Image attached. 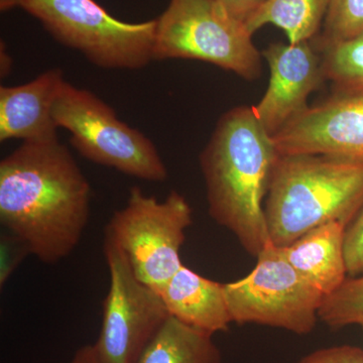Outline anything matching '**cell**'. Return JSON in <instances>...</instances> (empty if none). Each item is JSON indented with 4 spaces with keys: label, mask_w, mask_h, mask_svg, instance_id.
<instances>
[{
    "label": "cell",
    "mask_w": 363,
    "mask_h": 363,
    "mask_svg": "<svg viewBox=\"0 0 363 363\" xmlns=\"http://www.w3.org/2000/svg\"><path fill=\"white\" fill-rule=\"evenodd\" d=\"M90 185L58 140L25 142L0 162V222L45 264L65 259L90 214Z\"/></svg>",
    "instance_id": "cell-1"
},
{
    "label": "cell",
    "mask_w": 363,
    "mask_h": 363,
    "mask_svg": "<svg viewBox=\"0 0 363 363\" xmlns=\"http://www.w3.org/2000/svg\"><path fill=\"white\" fill-rule=\"evenodd\" d=\"M279 157L274 138L247 105L222 116L200 156L210 215L255 257L271 241L264 200Z\"/></svg>",
    "instance_id": "cell-2"
},
{
    "label": "cell",
    "mask_w": 363,
    "mask_h": 363,
    "mask_svg": "<svg viewBox=\"0 0 363 363\" xmlns=\"http://www.w3.org/2000/svg\"><path fill=\"white\" fill-rule=\"evenodd\" d=\"M363 204V162L324 155H279L264 204L267 230L285 247L318 226H347Z\"/></svg>",
    "instance_id": "cell-3"
},
{
    "label": "cell",
    "mask_w": 363,
    "mask_h": 363,
    "mask_svg": "<svg viewBox=\"0 0 363 363\" xmlns=\"http://www.w3.org/2000/svg\"><path fill=\"white\" fill-rule=\"evenodd\" d=\"M16 7L100 68L140 70L154 60L156 20L125 23L95 0H0L1 11Z\"/></svg>",
    "instance_id": "cell-4"
},
{
    "label": "cell",
    "mask_w": 363,
    "mask_h": 363,
    "mask_svg": "<svg viewBox=\"0 0 363 363\" xmlns=\"http://www.w3.org/2000/svg\"><path fill=\"white\" fill-rule=\"evenodd\" d=\"M206 62L247 81L262 72V55L243 21L219 0H171L156 20L154 60Z\"/></svg>",
    "instance_id": "cell-5"
},
{
    "label": "cell",
    "mask_w": 363,
    "mask_h": 363,
    "mask_svg": "<svg viewBox=\"0 0 363 363\" xmlns=\"http://www.w3.org/2000/svg\"><path fill=\"white\" fill-rule=\"evenodd\" d=\"M52 116L58 128L71 135L81 156L140 180L164 182L168 169L156 145L142 131L116 116L94 93L64 83Z\"/></svg>",
    "instance_id": "cell-6"
},
{
    "label": "cell",
    "mask_w": 363,
    "mask_h": 363,
    "mask_svg": "<svg viewBox=\"0 0 363 363\" xmlns=\"http://www.w3.org/2000/svg\"><path fill=\"white\" fill-rule=\"evenodd\" d=\"M193 223L186 198L172 191L164 201L130 189L125 207L114 212L106 235L125 253L140 281L161 294L183 264L181 248Z\"/></svg>",
    "instance_id": "cell-7"
},
{
    "label": "cell",
    "mask_w": 363,
    "mask_h": 363,
    "mask_svg": "<svg viewBox=\"0 0 363 363\" xmlns=\"http://www.w3.org/2000/svg\"><path fill=\"white\" fill-rule=\"evenodd\" d=\"M257 259V266L247 277L224 284L233 323L264 325L298 335L311 333L319 319L324 294L272 241Z\"/></svg>",
    "instance_id": "cell-8"
},
{
    "label": "cell",
    "mask_w": 363,
    "mask_h": 363,
    "mask_svg": "<svg viewBox=\"0 0 363 363\" xmlns=\"http://www.w3.org/2000/svg\"><path fill=\"white\" fill-rule=\"evenodd\" d=\"M104 255L111 283L93 347L100 363H133L169 314L161 295L138 279L125 253L108 235Z\"/></svg>",
    "instance_id": "cell-9"
},
{
    "label": "cell",
    "mask_w": 363,
    "mask_h": 363,
    "mask_svg": "<svg viewBox=\"0 0 363 363\" xmlns=\"http://www.w3.org/2000/svg\"><path fill=\"white\" fill-rule=\"evenodd\" d=\"M279 155H324L363 162V98L334 95L272 135Z\"/></svg>",
    "instance_id": "cell-10"
},
{
    "label": "cell",
    "mask_w": 363,
    "mask_h": 363,
    "mask_svg": "<svg viewBox=\"0 0 363 363\" xmlns=\"http://www.w3.org/2000/svg\"><path fill=\"white\" fill-rule=\"evenodd\" d=\"M262 54L269 69V86L252 108L272 136L309 107L308 98L326 79L321 55L313 48L311 40L277 43Z\"/></svg>",
    "instance_id": "cell-11"
},
{
    "label": "cell",
    "mask_w": 363,
    "mask_h": 363,
    "mask_svg": "<svg viewBox=\"0 0 363 363\" xmlns=\"http://www.w3.org/2000/svg\"><path fill=\"white\" fill-rule=\"evenodd\" d=\"M65 82L61 69H51L26 84L1 86L0 142L58 140L52 109Z\"/></svg>",
    "instance_id": "cell-12"
},
{
    "label": "cell",
    "mask_w": 363,
    "mask_h": 363,
    "mask_svg": "<svg viewBox=\"0 0 363 363\" xmlns=\"http://www.w3.org/2000/svg\"><path fill=\"white\" fill-rule=\"evenodd\" d=\"M171 316L214 335L233 323L224 284L182 266L160 294Z\"/></svg>",
    "instance_id": "cell-13"
},
{
    "label": "cell",
    "mask_w": 363,
    "mask_h": 363,
    "mask_svg": "<svg viewBox=\"0 0 363 363\" xmlns=\"http://www.w3.org/2000/svg\"><path fill=\"white\" fill-rule=\"evenodd\" d=\"M344 233L343 224L328 222L281 247L288 262L325 297L338 290L347 279Z\"/></svg>",
    "instance_id": "cell-14"
},
{
    "label": "cell",
    "mask_w": 363,
    "mask_h": 363,
    "mask_svg": "<svg viewBox=\"0 0 363 363\" xmlns=\"http://www.w3.org/2000/svg\"><path fill=\"white\" fill-rule=\"evenodd\" d=\"M212 336L169 315L133 363H220Z\"/></svg>",
    "instance_id": "cell-15"
},
{
    "label": "cell",
    "mask_w": 363,
    "mask_h": 363,
    "mask_svg": "<svg viewBox=\"0 0 363 363\" xmlns=\"http://www.w3.org/2000/svg\"><path fill=\"white\" fill-rule=\"evenodd\" d=\"M329 4L330 0H267L245 26L252 35L272 25L286 33L290 44L308 42L319 33Z\"/></svg>",
    "instance_id": "cell-16"
},
{
    "label": "cell",
    "mask_w": 363,
    "mask_h": 363,
    "mask_svg": "<svg viewBox=\"0 0 363 363\" xmlns=\"http://www.w3.org/2000/svg\"><path fill=\"white\" fill-rule=\"evenodd\" d=\"M321 48L325 79L335 95L363 98V37Z\"/></svg>",
    "instance_id": "cell-17"
},
{
    "label": "cell",
    "mask_w": 363,
    "mask_h": 363,
    "mask_svg": "<svg viewBox=\"0 0 363 363\" xmlns=\"http://www.w3.org/2000/svg\"><path fill=\"white\" fill-rule=\"evenodd\" d=\"M319 319L331 328L363 325V274L347 278L343 285L324 298Z\"/></svg>",
    "instance_id": "cell-18"
},
{
    "label": "cell",
    "mask_w": 363,
    "mask_h": 363,
    "mask_svg": "<svg viewBox=\"0 0 363 363\" xmlns=\"http://www.w3.org/2000/svg\"><path fill=\"white\" fill-rule=\"evenodd\" d=\"M363 37V0H330L320 45Z\"/></svg>",
    "instance_id": "cell-19"
},
{
    "label": "cell",
    "mask_w": 363,
    "mask_h": 363,
    "mask_svg": "<svg viewBox=\"0 0 363 363\" xmlns=\"http://www.w3.org/2000/svg\"><path fill=\"white\" fill-rule=\"evenodd\" d=\"M344 255L350 278L363 274V204L354 218L345 227Z\"/></svg>",
    "instance_id": "cell-20"
},
{
    "label": "cell",
    "mask_w": 363,
    "mask_h": 363,
    "mask_svg": "<svg viewBox=\"0 0 363 363\" xmlns=\"http://www.w3.org/2000/svg\"><path fill=\"white\" fill-rule=\"evenodd\" d=\"M30 250L25 241L16 234L9 233H1L0 236V286L1 289L11 278L13 272L18 269L21 262Z\"/></svg>",
    "instance_id": "cell-21"
},
{
    "label": "cell",
    "mask_w": 363,
    "mask_h": 363,
    "mask_svg": "<svg viewBox=\"0 0 363 363\" xmlns=\"http://www.w3.org/2000/svg\"><path fill=\"white\" fill-rule=\"evenodd\" d=\"M298 363H363V350L352 345L332 346L314 351Z\"/></svg>",
    "instance_id": "cell-22"
},
{
    "label": "cell",
    "mask_w": 363,
    "mask_h": 363,
    "mask_svg": "<svg viewBox=\"0 0 363 363\" xmlns=\"http://www.w3.org/2000/svg\"><path fill=\"white\" fill-rule=\"evenodd\" d=\"M231 16L247 23L267 0H219Z\"/></svg>",
    "instance_id": "cell-23"
},
{
    "label": "cell",
    "mask_w": 363,
    "mask_h": 363,
    "mask_svg": "<svg viewBox=\"0 0 363 363\" xmlns=\"http://www.w3.org/2000/svg\"><path fill=\"white\" fill-rule=\"evenodd\" d=\"M69 363H100L93 345H85L76 351Z\"/></svg>",
    "instance_id": "cell-24"
},
{
    "label": "cell",
    "mask_w": 363,
    "mask_h": 363,
    "mask_svg": "<svg viewBox=\"0 0 363 363\" xmlns=\"http://www.w3.org/2000/svg\"><path fill=\"white\" fill-rule=\"evenodd\" d=\"M0 72H1V77H6L11 73L13 68V59L9 56L6 51V45L1 42V49H0Z\"/></svg>",
    "instance_id": "cell-25"
},
{
    "label": "cell",
    "mask_w": 363,
    "mask_h": 363,
    "mask_svg": "<svg viewBox=\"0 0 363 363\" xmlns=\"http://www.w3.org/2000/svg\"><path fill=\"white\" fill-rule=\"evenodd\" d=\"M362 330H363V325H362Z\"/></svg>",
    "instance_id": "cell-26"
}]
</instances>
